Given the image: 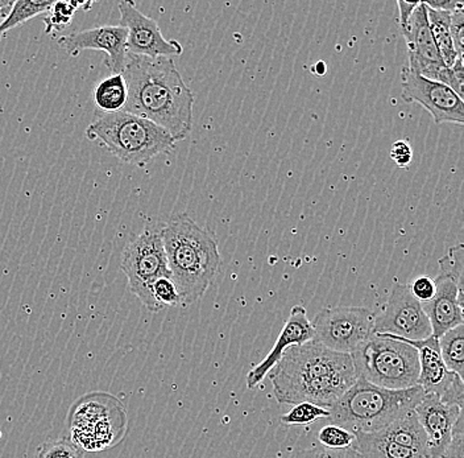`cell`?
I'll use <instances>...</instances> for the list:
<instances>
[{"label": "cell", "instance_id": "277c9868", "mask_svg": "<svg viewBox=\"0 0 464 458\" xmlns=\"http://www.w3.org/2000/svg\"><path fill=\"white\" fill-rule=\"evenodd\" d=\"M423 395L420 385L385 390L358 378L330 408L327 420L353 434H373L413 411Z\"/></svg>", "mask_w": 464, "mask_h": 458}, {"label": "cell", "instance_id": "9a60e30c", "mask_svg": "<svg viewBox=\"0 0 464 458\" xmlns=\"http://www.w3.org/2000/svg\"><path fill=\"white\" fill-rule=\"evenodd\" d=\"M57 44L69 54L75 57L86 49L102 51L107 54V68L112 74H121L127 57V30L121 25H103L92 30L72 32L63 34Z\"/></svg>", "mask_w": 464, "mask_h": 458}, {"label": "cell", "instance_id": "2e32d148", "mask_svg": "<svg viewBox=\"0 0 464 458\" xmlns=\"http://www.w3.org/2000/svg\"><path fill=\"white\" fill-rule=\"evenodd\" d=\"M426 436V458H442L451 440L452 431L463 408L446 404L438 396L425 394L414 408Z\"/></svg>", "mask_w": 464, "mask_h": 458}, {"label": "cell", "instance_id": "30bf717a", "mask_svg": "<svg viewBox=\"0 0 464 458\" xmlns=\"http://www.w3.org/2000/svg\"><path fill=\"white\" fill-rule=\"evenodd\" d=\"M401 34L408 45V68L428 80L445 83L463 98V59H458L451 69L443 63L429 27L425 3L420 2Z\"/></svg>", "mask_w": 464, "mask_h": 458}, {"label": "cell", "instance_id": "4dcf8cb0", "mask_svg": "<svg viewBox=\"0 0 464 458\" xmlns=\"http://www.w3.org/2000/svg\"><path fill=\"white\" fill-rule=\"evenodd\" d=\"M450 34L458 56L463 57V37H464V7L458 8L451 14L450 20Z\"/></svg>", "mask_w": 464, "mask_h": 458}, {"label": "cell", "instance_id": "5bb4252c", "mask_svg": "<svg viewBox=\"0 0 464 458\" xmlns=\"http://www.w3.org/2000/svg\"><path fill=\"white\" fill-rule=\"evenodd\" d=\"M118 7L121 25L127 30V54L150 59L181 56L182 45L177 40L165 39L158 22L141 14L135 3L121 2Z\"/></svg>", "mask_w": 464, "mask_h": 458}, {"label": "cell", "instance_id": "ac0fdd59", "mask_svg": "<svg viewBox=\"0 0 464 458\" xmlns=\"http://www.w3.org/2000/svg\"><path fill=\"white\" fill-rule=\"evenodd\" d=\"M373 434L382 437V439L406 446V448L422 452L426 456L425 432L420 427L414 410L400 417L396 422L391 423L387 427L373 432Z\"/></svg>", "mask_w": 464, "mask_h": 458}, {"label": "cell", "instance_id": "9c48e42d", "mask_svg": "<svg viewBox=\"0 0 464 458\" xmlns=\"http://www.w3.org/2000/svg\"><path fill=\"white\" fill-rule=\"evenodd\" d=\"M464 250L462 243L449 248L440 259V272L434 279L435 295L420 304L431 326V335L440 338L448 330L463 326Z\"/></svg>", "mask_w": 464, "mask_h": 458}, {"label": "cell", "instance_id": "d6a6232c", "mask_svg": "<svg viewBox=\"0 0 464 458\" xmlns=\"http://www.w3.org/2000/svg\"><path fill=\"white\" fill-rule=\"evenodd\" d=\"M390 156L397 167L404 168L405 170L413 161V148L409 144V141H394L393 146L391 147Z\"/></svg>", "mask_w": 464, "mask_h": 458}, {"label": "cell", "instance_id": "f1b7e54d", "mask_svg": "<svg viewBox=\"0 0 464 458\" xmlns=\"http://www.w3.org/2000/svg\"><path fill=\"white\" fill-rule=\"evenodd\" d=\"M295 458H362L355 448L329 449L317 445L298 452Z\"/></svg>", "mask_w": 464, "mask_h": 458}, {"label": "cell", "instance_id": "e575fe53", "mask_svg": "<svg viewBox=\"0 0 464 458\" xmlns=\"http://www.w3.org/2000/svg\"><path fill=\"white\" fill-rule=\"evenodd\" d=\"M429 8L435 11H445V13L452 14L454 11H457L458 8L464 7L462 2L459 0H448V2H423Z\"/></svg>", "mask_w": 464, "mask_h": 458}, {"label": "cell", "instance_id": "cb8c5ba5", "mask_svg": "<svg viewBox=\"0 0 464 458\" xmlns=\"http://www.w3.org/2000/svg\"><path fill=\"white\" fill-rule=\"evenodd\" d=\"M82 7L81 3L75 2H53L45 17L46 34H53V31H63L71 24L72 16L78 8Z\"/></svg>", "mask_w": 464, "mask_h": 458}, {"label": "cell", "instance_id": "4fadbf2b", "mask_svg": "<svg viewBox=\"0 0 464 458\" xmlns=\"http://www.w3.org/2000/svg\"><path fill=\"white\" fill-rule=\"evenodd\" d=\"M401 97L406 103H419L428 110L437 124H464L463 98L445 83L428 80L409 68L402 69Z\"/></svg>", "mask_w": 464, "mask_h": 458}, {"label": "cell", "instance_id": "484cf974", "mask_svg": "<svg viewBox=\"0 0 464 458\" xmlns=\"http://www.w3.org/2000/svg\"><path fill=\"white\" fill-rule=\"evenodd\" d=\"M34 458H85V454L71 440L61 437L43 443L37 448Z\"/></svg>", "mask_w": 464, "mask_h": 458}, {"label": "cell", "instance_id": "44dd1931", "mask_svg": "<svg viewBox=\"0 0 464 458\" xmlns=\"http://www.w3.org/2000/svg\"><path fill=\"white\" fill-rule=\"evenodd\" d=\"M127 83L123 74H111L94 90V102L103 114L123 112L127 102Z\"/></svg>", "mask_w": 464, "mask_h": 458}, {"label": "cell", "instance_id": "4316f807", "mask_svg": "<svg viewBox=\"0 0 464 458\" xmlns=\"http://www.w3.org/2000/svg\"><path fill=\"white\" fill-rule=\"evenodd\" d=\"M319 445L329 449L351 448L355 443V434L338 425L327 424L319 431Z\"/></svg>", "mask_w": 464, "mask_h": 458}, {"label": "cell", "instance_id": "8992f818", "mask_svg": "<svg viewBox=\"0 0 464 458\" xmlns=\"http://www.w3.org/2000/svg\"><path fill=\"white\" fill-rule=\"evenodd\" d=\"M71 442L82 452L107 451L126 437L129 417L123 403L109 393H90L75 400L68 414Z\"/></svg>", "mask_w": 464, "mask_h": 458}, {"label": "cell", "instance_id": "d4e9b609", "mask_svg": "<svg viewBox=\"0 0 464 458\" xmlns=\"http://www.w3.org/2000/svg\"><path fill=\"white\" fill-rule=\"evenodd\" d=\"M330 416L329 410L312 404V403H298L290 413L281 417V422L285 425H307L313 424L319 419H327Z\"/></svg>", "mask_w": 464, "mask_h": 458}, {"label": "cell", "instance_id": "52a82bcc", "mask_svg": "<svg viewBox=\"0 0 464 458\" xmlns=\"http://www.w3.org/2000/svg\"><path fill=\"white\" fill-rule=\"evenodd\" d=\"M356 375L385 390L419 385V353L411 345L387 335H373L351 353Z\"/></svg>", "mask_w": 464, "mask_h": 458}, {"label": "cell", "instance_id": "ffe728a7", "mask_svg": "<svg viewBox=\"0 0 464 458\" xmlns=\"http://www.w3.org/2000/svg\"><path fill=\"white\" fill-rule=\"evenodd\" d=\"M426 10H428L429 27H430L431 34H433L440 59L449 69H451L458 59H463V57L458 56L454 43H452L451 34H450L451 14L445 13V11L431 10L428 5H426Z\"/></svg>", "mask_w": 464, "mask_h": 458}, {"label": "cell", "instance_id": "e0dca14e", "mask_svg": "<svg viewBox=\"0 0 464 458\" xmlns=\"http://www.w3.org/2000/svg\"><path fill=\"white\" fill-rule=\"evenodd\" d=\"M314 338V330H313L312 323L307 318L306 309L303 306L293 307L290 311L288 321L281 330L277 341L272 347L269 355L249 371L246 375V387L248 390L256 387L268 375L269 371L274 369L275 365L280 361L284 353L292 346L306 344Z\"/></svg>", "mask_w": 464, "mask_h": 458}, {"label": "cell", "instance_id": "ba28073f", "mask_svg": "<svg viewBox=\"0 0 464 458\" xmlns=\"http://www.w3.org/2000/svg\"><path fill=\"white\" fill-rule=\"evenodd\" d=\"M161 228L160 223H150L140 236L127 243L121 254V271L129 279L130 292L150 312L160 311L150 292L153 283L170 278Z\"/></svg>", "mask_w": 464, "mask_h": 458}, {"label": "cell", "instance_id": "836d02e7", "mask_svg": "<svg viewBox=\"0 0 464 458\" xmlns=\"http://www.w3.org/2000/svg\"><path fill=\"white\" fill-rule=\"evenodd\" d=\"M420 5V2H405V0H399L397 2V7H399L400 14V28H405L406 24H408L409 19H411V15H413L414 10H416L417 5Z\"/></svg>", "mask_w": 464, "mask_h": 458}, {"label": "cell", "instance_id": "603a6c76", "mask_svg": "<svg viewBox=\"0 0 464 458\" xmlns=\"http://www.w3.org/2000/svg\"><path fill=\"white\" fill-rule=\"evenodd\" d=\"M52 3L53 2H45V0H37V2L19 0V2H14L10 14L5 17V22L0 24V40L5 39L8 32L24 24L28 20L42 15V14H48Z\"/></svg>", "mask_w": 464, "mask_h": 458}, {"label": "cell", "instance_id": "6da1fadb", "mask_svg": "<svg viewBox=\"0 0 464 458\" xmlns=\"http://www.w3.org/2000/svg\"><path fill=\"white\" fill-rule=\"evenodd\" d=\"M121 74L129 93L123 112L153 122L176 141H185L193 129L194 95L173 59L127 54Z\"/></svg>", "mask_w": 464, "mask_h": 458}, {"label": "cell", "instance_id": "3957f363", "mask_svg": "<svg viewBox=\"0 0 464 458\" xmlns=\"http://www.w3.org/2000/svg\"><path fill=\"white\" fill-rule=\"evenodd\" d=\"M161 234L181 306H190L205 295L219 271L222 259L216 237L185 213L162 225Z\"/></svg>", "mask_w": 464, "mask_h": 458}, {"label": "cell", "instance_id": "7a4b0ae2", "mask_svg": "<svg viewBox=\"0 0 464 458\" xmlns=\"http://www.w3.org/2000/svg\"><path fill=\"white\" fill-rule=\"evenodd\" d=\"M278 403H312L330 410L356 381L350 355L314 340L289 347L268 373Z\"/></svg>", "mask_w": 464, "mask_h": 458}, {"label": "cell", "instance_id": "8fae6325", "mask_svg": "<svg viewBox=\"0 0 464 458\" xmlns=\"http://www.w3.org/2000/svg\"><path fill=\"white\" fill-rule=\"evenodd\" d=\"M375 311L362 307L324 308L315 315L312 323L314 340L327 349L343 355L355 352L372 337Z\"/></svg>", "mask_w": 464, "mask_h": 458}, {"label": "cell", "instance_id": "5b68a950", "mask_svg": "<svg viewBox=\"0 0 464 458\" xmlns=\"http://www.w3.org/2000/svg\"><path fill=\"white\" fill-rule=\"evenodd\" d=\"M86 138L98 141L123 163L144 167L156 156L176 147L169 132L139 115L126 112L102 114L86 129Z\"/></svg>", "mask_w": 464, "mask_h": 458}, {"label": "cell", "instance_id": "d590c367", "mask_svg": "<svg viewBox=\"0 0 464 458\" xmlns=\"http://www.w3.org/2000/svg\"><path fill=\"white\" fill-rule=\"evenodd\" d=\"M14 2H3V0H0V8L8 7V5H13Z\"/></svg>", "mask_w": 464, "mask_h": 458}, {"label": "cell", "instance_id": "1f68e13d", "mask_svg": "<svg viewBox=\"0 0 464 458\" xmlns=\"http://www.w3.org/2000/svg\"><path fill=\"white\" fill-rule=\"evenodd\" d=\"M409 289L420 304L428 303L435 295L434 279L429 277L417 278L413 283L409 284Z\"/></svg>", "mask_w": 464, "mask_h": 458}, {"label": "cell", "instance_id": "7402d4cb", "mask_svg": "<svg viewBox=\"0 0 464 458\" xmlns=\"http://www.w3.org/2000/svg\"><path fill=\"white\" fill-rule=\"evenodd\" d=\"M440 356L446 367L464 378V326L448 330L438 338Z\"/></svg>", "mask_w": 464, "mask_h": 458}, {"label": "cell", "instance_id": "d6986e66", "mask_svg": "<svg viewBox=\"0 0 464 458\" xmlns=\"http://www.w3.org/2000/svg\"><path fill=\"white\" fill-rule=\"evenodd\" d=\"M353 448L362 458H426L422 452L399 445L375 434H356Z\"/></svg>", "mask_w": 464, "mask_h": 458}, {"label": "cell", "instance_id": "83f0119b", "mask_svg": "<svg viewBox=\"0 0 464 458\" xmlns=\"http://www.w3.org/2000/svg\"><path fill=\"white\" fill-rule=\"evenodd\" d=\"M150 292H152L153 300L158 304L160 311L167 307L181 306V297L177 291L176 284L170 278H161V279L156 280Z\"/></svg>", "mask_w": 464, "mask_h": 458}, {"label": "cell", "instance_id": "f546056e", "mask_svg": "<svg viewBox=\"0 0 464 458\" xmlns=\"http://www.w3.org/2000/svg\"><path fill=\"white\" fill-rule=\"evenodd\" d=\"M464 414H460L452 431L451 440L442 458H463L464 456Z\"/></svg>", "mask_w": 464, "mask_h": 458}, {"label": "cell", "instance_id": "7c38bea8", "mask_svg": "<svg viewBox=\"0 0 464 458\" xmlns=\"http://www.w3.org/2000/svg\"><path fill=\"white\" fill-rule=\"evenodd\" d=\"M375 335H390L405 340L430 337L431 326L422 306L409 289V284H394L387 303L375 312Z\"/></svg>", "mask_w": 464, "mask_h": 458}]
</instances>
